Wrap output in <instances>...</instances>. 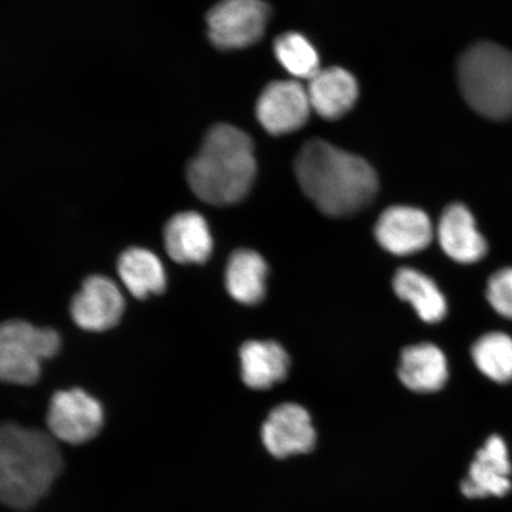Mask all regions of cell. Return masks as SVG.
<instances>
[{"label":"cell","mask_w":512,"mask_h":512,"mask_svg":"<svg viewBox=\"0 0 512 512\" xmlns=\"http://www.w3.org/2000/svg\"><path fill=\"white\" fill-rule=\"evenodd\" d=\"M294 171L304 194L332 217L358 213L379 191V178L367 160L322 139H312L300 149Z\"/></svg>","instance_id":"cell-1"},{"label":"cell","mask_w":512,"mask_h":512,"mask_svg":"<svg viewBox=\"0 0 512 512\" xmlns=\"http://www.w3.org/2000/svg\"><path fill=\"white\" fill-rule=\"evenodd\" d=\"M256 170L251 137L240 128L219 124L210 128L187 177L194 194L211 206L239 203L251 191Z\"/></svg>","instance_id":"cell-2"},{"label":"cell","mask_w":512,"mask_h":512,"mask_svg":"<svg viewBox=\"0 0 512 512\" xmlns=\"http://www.w3.org/2000/svg\"><path fill=\"white\" fill-rule=\"evenodd\" d=\"M63 462L50 435L11 422L0 424V504L34 507L59 477Z\"/></svg>","instance_id":"cell-3"},{"label":"cell","mask_w":512,"mask_h":512,"mask_svg":"<svg viewBox=\"0 0 512 512\" xmlns=\"http://www.w3.org/2000/svg\"><path fill=\"white\" fill-rule=\"evenodd\" d=\"M460 91L467 104L485 118L512 117V53L483 42L467 49L458 63Z\"/></svg>","instance_id":"cell-4"},{"label":"cell","mask_w":512,"mask_h":512,"mask_svg":"<svg viewBox=\"0 0 512 512\" xmlns=\"http://www.w3.org/2000/svg\"><path fill=\"white\" fill-rule=\"evenodd\" d=\"M53 329L37 328L24 320L0 324V381L30 386L40 379L42 362L60 350Z\"/></svg>","instance_id":"cell-5"},{"label":"cell","mask_w":512,"mask_h":512,"mask_svg":"<svg viewBox=\"0 0 512 512\" xmlns=\"http://www.w3.org/2000/svg\"><path fill=\"white\" fill-rule=\"evenodd\" d=\"M270 14L262 0H222L207 16L210 41L222 50L251 47L264 36Z\"/></svg>","instance_id":"cell-6"},{"label":"cell","mask_w":512,"mask_h":512,"mask_svg":"<svg viewBox=\"0 0 512 512\" xmlns=\"http://www.w3.org/2000/svg\"><path fill=\"white\" fill-rule=\"evenodd\" d=\"M104 421L101 403L85 390H61L50 401L47 424L51 435L63 443H87L99 434Z\"/></svg>","instance_id":"cell-7"},{"label":"cell","mask_w":512,"mask_h":512,"mask_svg":"<svg viewBox=\"0 0 512 512\" xmlns=\"http://www.w3.org/2000/svg\"><path fill=\"white\" fill-rule=\"evenodd\" d=\"M311 110L306 88L297 81L268 83L256 102V118L272 136L299 130L306 124Z\"/></svg>","instance_id":"cell-8"},{"label":"cell","mask_w":512,"mask_h":512,"mask_svg":"<svg viewBox=\"0 0 512 512\" xmlns=\"http://www.w3.org/2000/svg\"><path fill=\"white\" fill-rule=\"evenodd\" d=\"M125 311L120 288L104 275H92L82 284L70 304V315L81 329L102 332L114 328Z\"/></svg>","instance_id":"cell-9"},{"label":"cell","mask_w":512,"mask_h":512,"mask_svg":"<svg viewBox=\"0 0 512 512\" xmlns=\"http://www.w3.org/2000/svg\"><path fill=\"white\" fill-rule=\"evenodd\" d=\"M375 238L387 252L408 256L424 251L434 238L430 217L418 208L395 206L383 211Z\"/></svg>","instance_id":"cell-10"},{"label":"cell","mask_w":512,"mask_h":512,"mask_svg":"<svg viewBox=\"0 0 512 512\" xmlns=\"http://www.w3.org/2000/svg\"><path fill=\"white\" fill-rule=\"evenodd\" d=\"M262 441L275 458L309 453L316 444L310 414L302 406L285 403L268 415L261 431Z\"/></svg>","instance_id":"cell-11"},{"label":"cell","mask_w":512,"mask_h":512,"mask_svg":"<svg viewBox=\"0 0 512 512\" xmlns=\"http://www.w3.org/2000/svg\"><path fill=\"white\" fill-rule=\"evenodd\" d=\"M511 472L507 445L498 435H491L477 452L460 488L467 498L503 497L512 488Z\"/></svg>","instance_id":"cell-12"},{"label":"cell","mask_w":512,"mask_h":512,"mask_svg":"<svg viewBox=\"0 0 512 512\" xmlns=\"http://www.w3.org/2000/svg\"><path fill=\"white\" fill-rule=\"evenodd\" d=\"M437 236L444 253L459 264H476L488 254V243L479 233L475 217L463 204H452L446 208Z\"/></svg>","instance_id":"cell-13"},{"label":"cell","mask_w":512,"mask_h":512,"mask_svg":"<svg viewBox=\"0 0 512 512\" xmlns=\"http://www.w3.org/2000/svg\"><path fill=\"white\" fill-rule=\"evenodd\" d=\"M166 253L178 264H203L213 252L208 222L196 211L171 217L164 229Z\"/></svg>","instance_id":"cell-14"},{"label":"cell","mask_w":512,"mask_h":512,"mask_svg":"<svg viewBox=\"0 0 512 512\" xmlns=\"http://www.w3.org/2000/svg\"><path fill=\"white\" fill-rule=\"evenodd\" d=\"M310 105L320 117L337 120L351 111L358 99V83L354 75L343 68L320 69L306 88Z\"/></svg>","instance_id":"cell-15"},{"label":"cell","mask_w":512,"mask_h":512,"mask_svg":"<svg viewBox=\"0 0 512 512\" xmlns=\"http://www.w3.org/2000/svg\"><path fill=\"white\" fill-rule=\"evenodd\" d=\"M399 377L415 393H435L448 380L447 358L437 345L421 343L402 351Z\"/></svg>","instance_id":"cell-16"},{"label":"cell","mask_w":512,"mask_h":512,"mask_svg":"<svg viewBox=\"0 0 512 512\" xmlns=\"http://www.w3.org/2000/svg\"><path fill=\"white\" fill-rule=\"evenodd\" d=\"M241 375L246 386L256 390L270 389L285 380L290 357L273 341H249L240 350Z\"/></svg>","instance_id":"cell-17"},{"label":"cell","mask_w":512,"mask_h":512,"mask_svg":"<svg viewBox=\"0 0 512 512\" xmlns=\"http://www.w3.org/2000/svg\"><path fill=\"white\" fill-rule=\"evenodd\" d=\"M118 273L128 292L138 299L163 293L168 283L163 262L145 248L126 249L118 260Z\"/></svg>","instance_id":"cell-18"},{"label":"cell","mask_w":512,"mask_h":512,"mask_svg":"<svg viewBox=\"0 0 512 512\" xmlns=\"http://www.w3.org/2000/svg\"><path fill=\"white\" fill-rule=\"evenodd\" d=\"M268 266L259 253L239 249L230 256L226 270V287L236 302L259 304L266 294Z\"/></svg>","instance_id":"cell-19"},{"label":"cell","mask_w":512,"mask_h":512,"mask_svg":"<svg viewBox=\"0 0 512 512\" xmlns=\"http://www.w3.org/2000/svg\"><path fill=\"white\" fill-rule=\"evenodd\" d=\"M393 287L396 296L411 304L424 322L439 323L446 317V298L426 274L413 268H401L395 274Z\"/></svg>","instance_id":"cell-20"},{"label":"cell","mask_w":512,"mask_h":512,"mask_svg":"<svg viewBox=\"0 0 512 512\" xmlns=\"http://www.w3.org/2000/svg\"><path fill=\"white\" fill-rule=\"evenodd\" d=\"M473 363L484 376L499 384L512 381V337L502 331L478 338L471 350Z\"/></svg>","instance_id":"cell-21"},{"label":"cell","mask_w":512,"mask_h":512,"mask_svg":"<svg viewBox=\"0 0 512 512\" xmlns=\"http://www.w3.org/2000/svg\"><path fill=\"white\" fill-rule=\"evenodd\" d=\"M274 54L294 78L310 80L320 70L315 47L298 32H286L274 41Z\"/></svg>","instance_id":"cell-22"},{"label":"cell","mask_w":512,"mask_h":512,"mask_svg":"<svg viewBox=\"0 0 512 512\" xmlns=\"http://www.w3.org/2000/svg\"><path fill=\"white\" fill-rule=\"evenodd\" d=\"M486 299L499 316L512 320V268L491 275L486 286Z\"/></svg>","instance_id":"cell-23"}]
</instances>
